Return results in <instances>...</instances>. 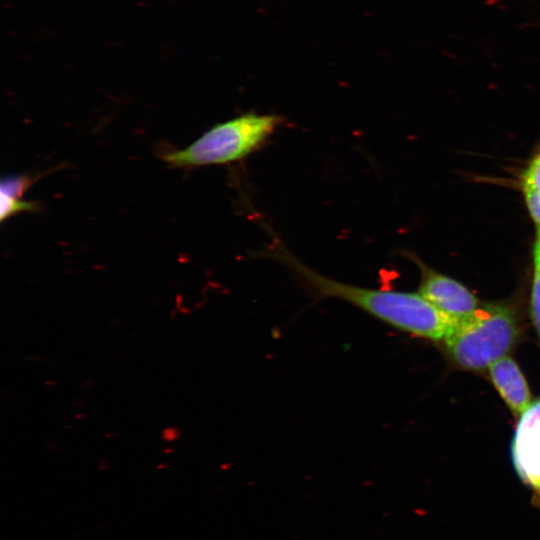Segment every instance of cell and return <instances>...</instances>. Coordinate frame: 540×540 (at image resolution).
Returning a JSON list of instances; mask_svg holds the SVG:
<instances>
[{
	"instance_id": "1",
	"label": "cell",
	"mask_w": 540,
	"mask_h": 540,
	"mask_svg": "<svg viewBox=\"0 0 540 540\" xmlns=\"http://www.w3.org/2000/svg\"><path fill=\"white\" fill-rule=\"evenodd\" d=\"M296 279L313 297L346 302L374 319L416 337L444 342L458 322L438 310L419 292L342 282L305 263L297 267Z\"/></svg>"
},
{
	"instance_id": "2",
	"label": "cell",
	"mask_w": 540,
	"mask_h": 540,
	"mask_svg": "<svg viewBox=\"0 0 540 540\" xmlns=\"http://www.w3.org/2000/svg\"><path fill=\"white\" fill-rule=\"evenodd\" d=\"M281 122L274 114L244 113L212 126L184 149L164 153L162 159L173 168L237 162L261 148Z\"/></svg>"
},
{
	"instance_id": "3",
	"label": "cell",
	"mask_w": 540,
	"mask_h": 540,
	"mask_svg": "<svg viewBox=\"0 0 540 540\" xmlns=\"http://www.w3.org/2000/svg\"><path fill=\"white\" fill-rule=\"evenodd\" d=\"M517 336L515 313L507 306L488 304L458 321L444 344L460 367L482 370L506 356Z\"/></svg>"
},
{
	"instance_id": "4",
	"label": "cell",
	"mask_w": 540,
	"mask_h": 540,
	"mask_svg": "<svg viewBox=\"0 0 540 540\" xmlns=\"http://www.w3.org/2000/svg\"><path fill=\"white\" fill-rule=\"evenodd\" d=\"M511 454L517 474L531 490L533 504L540 509V399L533 401L519 417Z\"/></svg>"
},
{
	"instance_id": "5",
	"label": "cell",
	"mask_w": 540,
	"mask_h": 540,
	"mask_svg": "<svg viewBox=\"0 0 540 540\" xmlns=\"http://www.w3.org/2000/svg\"><path fill=\"white\" fill-rule=\"evenodd\" d=\"M422 271L419 293L448 317L460 321L480 306L477 297L463 284L418 262Z\"/></svg>"
},
{
	"instance_id": "6",
	"label": "cell",
	"mask_w": 540,
	"mask_h": 540,
	"mask_svg": "<svg viewBox=\"0 0 540 540\" xmlns=\"http://www.w3.org/2000/svg\"><path fill=\"white\" fill-rule=\"evenodd\" d=\"M489 377L507 406L521 416L532 403L527 381L517 363L504 356L491 364Z\"/></svg>"
},
{
	"instance_id": "7",
	"label": "cell",
	"mask_w": 540,
	"mask_h": 540,
	"mask_svg": "<svg viewBox=\"0 0 540 540\" xmlns=\"http://www.w3.org/2000/svg\"><path fill=\"white\" fill-rule=\"evenodd\" d=\"M1 198V211L0 219L4 220L26 211H36L38 209V203L34 201H24L21 198H16L0 193Z\"/></svg>"
},
{
	"instance_id": "8",
	"label": "cell",
	"mask_w": 540,
	"mask_h": 540,
	"mask_svg": "<svg viewBox=\"0 0 540 540\" xmlns=\"http://www.w3.org/2000/svg\"><path fill=\"white\" fill-rule=\"evenodd\" d=\"M33 179L26 175L3 177L0 193L21 198L24 191L32 184Z\"/></svg>"
},
{
	"instance_id": "9",
	"label": "cell",
	"mask_w": 540,
	"mask_h": 540,
	"mask_svg": "<svg viewBox=\"0 0 540 540\" xmlns=\"http://www.w3.org/2000/svg\"><path fill=\"white\" fill-rule=\"evenodd\" d=\"M531 316L540 339V264H535L531 289Z\"/></svg>"
},
{
	"instance_id": "10",
	"label": "cell",
	"mask_w": 540,
	"mask_h": 540,
	"mask_svg": "<svg viewBox=\"0 0 540 540\" xmlns=\"http://www.w3.org/2000/svg\"><path fill=\"white\" fill-rule=\"evenodd\" d=\"M522 188L534 192L540 197V154L529 164L522 179Z\"/></svg>"
},
{
	"instance_id": "11",
	"label": "cell",
	"mask_w": 540,
	"mask_h": 540,
	"mask_svg": "<svg viewBox=\"0 0 540 540\" xmlns=\"http://www.w3.org/2000/svg\"><path fill=\"white\" fill-rule=\"evenodd\" d=\"M523 191L530 215L538 225V228H540V197L531 190L523 189Z\"/></svg>"
},
{
	"instance_id": "12",
	"label": "cell",
	"mask_w": 540,
	"mask_h": 540,
	"mask_svg": "<svg viewBox=\"0 0 540 540\" xmlns=\"http://www.w3.org/2000/svg\"><path fill=\"white\" fill-rule=\"evenodd\" d=\"M535 264H540V228H538V235L535 245V254H534Z\"/></svg>"
}]
</instances>
